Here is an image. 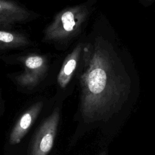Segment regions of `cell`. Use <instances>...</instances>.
Returning a JSON list of instances; mask_svg holds the SVG:
<instances>
[{"label":"cell","instance_id":"cell-1","mask_svg":"<svg viewBox=\"0 0 155 155\" xmlns=\"http://www.w3.org/2000/svg\"><path fill=\"white\" fill-rule=\"evenodd\" d=\"M88 45L81 80L80 117L85 123L104 120L128 99L138 74L128 51L105 24Z\"/></svg>","mask_w":155,"mask_h":155},{"label":"cell","instance_id":"cell-6","mask_svg":"<svg viewBox=\"0 0 155 155\" xmlns=\"http://www.w3.org/2000/svg\"><path fill=\"white\" fill-rule=\"evenodd\" d=\"M43 60L40 56H30L25 61V65L31 69L37 68L42 65Z\"/></svg>","mask_w":155,"mask_h":155},{"label":"cell","instance_id":"cell-7","mask_svg":"<svg viewBox=\"0 0 155 155\" xmlns=\"http://www.w3.org/2000/svg\"><path fill=\"white\" fill-rule=\"evenodd\" d=\"M99 155H106V154H105V151H104V152L101 153V154H99Z\"/></svg>","mask_w":155,"mask_h":155},{"label":"cell","instance_id":"cell-4","mask_svg":"<svg viewBox=\"0 0 155 155\" xmlns=\"http://www.w3.org/2000/svg\"><path fill=\"white\" fill-rule=\"evenodd\" d=\"M77 65V53L74 52L67 61L58 78V82L62 87H65L69 82Z\"/></svg>","mask_w":155,"mask_h":155},{"label":"cell","instance_id":"cell-5","mask_svg":"<svg viewBox=\"0 0 155 155\" xmlns=\"http://www.w3.org/2000/svg\"><path fill=\"white\" fill-rule=\"evenodd\" d=\"M79 17H76L75 13L71 11H66L61 16L59 22L61 24V28L65 32H70L74 30L77 24L79 23Z\"/></svg>","mask_w":155,"mask_h":155},{"label":"cell","instance_id":"cell-3","mask_svg":"<svg viewBox=\"0 0 155 155\" xmlns=\"http://www.w3.org/2000/svg\"><path fill=\"white\" fill-rule=\"evenodd\" d=\"M42 108V104L41 102L36 103L20 116L9 136L8 142L11 145L20 143L39 116Z\"/></svg>","mask_w":155,"mask_h":155},{"label":"cell","instance_id":"cell-2","mask_svg":"<svg viewBox=\"0 0 155 155\" xmlns=\"http://www.w3.org/2000/svg\"><path fill=\"white\" fill-rule=\"evenodd\" d=\"M60 117V110L56 108L42 122L33 138L28 155L48 154L54 144Z\"/></svg>","mask_w":155,"mask_h":155}]
</instances>
